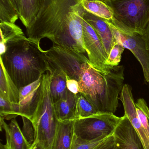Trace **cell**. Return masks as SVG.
Masks as SVG:
<instances>
[{
    "label": "cell",
    "mask_w": 149,
    "mask_h": 149,
    "mask_svg": "<svg viewBox=\"0 0 149 149\" xmlns=\"http://www.w3.org/2000/svg\"><path fill=\"white\" fill-rule=\"evenodd\" d=\"M82 7L87 12L105 21H113V10L105 2L101 0H85L81 3Z\"/></svg>",
    "instance_id": "20"
},
{
    "label": "cell",
    "mask_w": 149,
    "mask_h": 149,
    "mask_svg": "<svg viewBox=\"0 0 149 149\" xmlns=\"http://www.w3.org/2000/svg\"><path fill=\"white\" fill-rule=\"evenodd\" d=\"M114 148L115 139L113 134L93 149H114Z\"/></svg>",
    "instance_id": "28"
},
{
    "label": "cell",
    "mask_w": 149,
    "mask_h": 149,
    "mask_svg": "<svg viewBox=\"0 0 149 149\" xmlns=\"http://www.w3.org/2000/svg\"><path fill=\"white\" fill-rule=\"evenodd\" d=\"M111 28L115 41L130 50L141 64L144 78L149 83V51L142 36L136 33L127 34L118 30L106 21Z\"/></svg>",
    "instance_id": "10"
},
{
    "label": "cell",
    "mask_w": 149,
    "mask_h": 149,
    "mask_svg": "<svg viewBox=\"0 0 149 149\" xmlns=\"http://www.w3.org/2000/svg\"><path fill=\"white\" fill-rule=\"evenodd\" d=\"M113 10L112 23L118 30L127 34L143 36L149 23V0H106Z\"/></svg>",
    "instance_id": "5"
},
{
    "label": "cell",
    "mask_w": 149,
    "mask_h": 149,
    "mask_svg": "<svg viewBox=\"0 0 149 149\" xmlns=\"http://www.w3.org/2000/svg\"><path fill=\"white\" fill-rule=\"evenodd\" d=\"M42 90V76L19 89V116L31 120L39 102Z\"/></svg>",
    "instance_id": "11"
},
{
    "label": "cell",
    "mask_w": 149,
    "mask_h": 149,
    "mask_svg": "<svg viewBox=\"0 0 149 149\" xmlns=\"http://www.w3.org/2000/svg\"><path fill=\"white\" fill-rule=\"evenodd\" d=\"M45 53L48 71L56 72L66 80L70 79L79 81L90 63L84 54L58 45H53Z\"/></svg>",
    "instance_id": "6"
},
{
    "label": "cell",
    "mask_w": 149,
    "mask_h": 149,
    "mask_svg": "<svg viewBox=\"0 0 149 149\" xmlns=\"http://www.w3.org/2000/svg\"><path fill=\"white\" fill-rule=\"evenodd\" d=\"M109 136H103L92 141H87L74 135L70 149H93Z\"/></svg>",
    "instance_id": "25"
},
{
    "label": "cell",
    "mask_w": 149,
    "mask_h": 149,
    "mask_svg": "<svg viewBox=\"0 0 149 149\" xmlns=\"http://www.w3.org/2000/svg\"><path fill=\"white\" fill-rule=\"evenodd\" d=\"M10 1L20 13V0H10Z\"/></svg>",
    "instance_id": "32"
},
{
    "label": "cell",
    "mask_w": 149,
    "mask_h": 149,
    "mask_svg": "<svg viewBox=\"0 0 149 149\" xmlns=\"http://www.w3.org/2000/svg\"><path fill=\"white\" fill-rule=\"evenodd\" d=\"M83 42L90 65L105 74L110 72L113 66L106 64L108 55L103 44L92 26L82 17Z\"/></svg>",
    "instance_id": "9"
},
{
    "label": "cell",
    "mask_w": 149,
    "mask_h": 149,
    "mask_svg": "<svg viewBox=\"0 0 149 149\" xmlns=\"http://www.w3.org/2000/svg\"><path fill=\"white\" fill-rule=\"evenodd\" d=\"M83 17L92 26L99 38L108 55L116 42L110 26L104 19L84 10Z\"/></svg>",
    "instance_id": "14"
},
{
    "label": "cell",
    "mask_w": 149,
    "mask_h": 149,
    "mask_svg": "<svg viewBox=\"0 0 149 149\" xmlns=\"http://www.w3.org/2000/svg\"><path fill=\"white\" fill-rule=\"evenodd\" d=\"M1 63L0 95L12 103H18L19 89L6 71L2 63Z\"/></svg>",
    "instance_id": "18"
},
{
    "label": "cell",
    "mask_w": 149,
    "mask_h": 149,
    "mask_svg": "<svg viewBox=\"0 0 149 149\" xmlns=\"http://www.w3.org/2000/svg\"><path fill=\"white\" fill-rule=\"evenodd\" d=\"M85 1V0H80V3H81L82 2L84 1ZM101 1H106V0H101Z\"/></svg>",
    "instance_id": "34"
},
{
    "label": "cell",
    "mask_w": 149,
    "mask_h": 149,
    "mask_svg": "<svg viewBox=\"0 0 149 149\" xmlns=\"http://www.w3.org/2000/svg\"><path fill=\"white\" fill-rule=\"evenodd\" d=\"M121 119L113 113L99 112L89 117L77 119L74 122V135L87 141L110 136Z\"/></svg>",
    "instance_id": "8"
},
{
    "label": "cell",
    "mask_w": 149,
    "mask_h": 149,
    "mask_svg": "<svg viewBox=\"0 0 149 149\" xmlns=\"http://www.w3.org/2000/svg\"><path fill=\"white\" fill-rule=\"evenodd\" d=\"M78 93L75 94L67 89L64 96L54 103L55 112L59 121H65L78 119L77 102Z\"/></svg>",
    "instance_id": "15"
},
{
    "label": "cell",
    "mask_w": 149,
    "mask_h": 149,
    "mask_svg": "<svg viewBox=\"0 0 149 149\" xmlns=\"http://www.w3.org/2000/svg\"><path fill=\"white\" fill-rule=\"evenodd\" d=\"M142 36L147 44V47L149 51V23L145 29L144 34Z\"/></svg>",
    "instance_id": "30"
},
{
    "label": "cell",
    "mask_w": 149,
    "mask_h": 149,
    "mask_svg": "<svg viewBox=\"0 0 149 149\" xmlns=\"http://www.w3.org/2000/svg\"><path fill=\"white\" fill-rule=\"evenodd\" d=\"M113 135L114 149H144L140 137L126 115L122 117Z\"/></svg>",
    "instance_id": "12"
},
{
    "label": "cell",
    "mask_w": 149,
    "mask_h": 149,
    "mask_svg": "<svg viewBox=\"0 0 149 149\" xmlns=\"http://www.w3.org/2000/svg\"><path fill=\"white\" fill-rule=\"evenodd\" d=\"M30 149H45L38 142L35 141V142L32 144Z\"/></svg>",
    "instance_id": "31"
},
{
    "label": "cell",
    "mask_w": 149,
    "mask_h": 149,
    "mask_svg": "<svg viewBox=\"0 0 149 149\" xmlns=\"http://www.w3.org/2000/svg\"><path fill=\"white\" fill-rule=\"evenodd\" d=\"M67 89L75 94L79 93L78 81L75 79H68L66 80Z\"/></svg>",
    "instance_id": "29"
},
{
    "label": "cell",
    "mask_w": 149,
    "mask_h": 149,
    "mask_svg": "<svg viewBox=\"0 0 149 149\" xmlns=\"http://www.w3.org/2000/svg\"><path fill=\"white\" fill-rule=\"evenodd\" d=\"M0 149H6L4 148L3 144L2 143H1V144H0Z\"/></svg>",
    "instance_id": "33"
},
{
    "label": "cell",
    "mask_w": 149,
    "mask_h": 149,
    "mask_svg": "<svg viewBox=\"0 0 149 149\" xmlns=\"http://www.w3.org/2000/svg\"><path fill=\"white\" fill-rule=\"evenodd\" d=\"M125 49L122 45L116 42L110 51L106 62V64L111 66L119 65L121 60L122 55Z\"/></svg>",
    "instance_id": "26"
},
{
    "label": "cell",
    "mask_w": 149,
    "mask_h": 149,
    "mask_svg": "<svg viewBox=\"0 0 149 149\" xmlns=\"http://www.w3.org/2000/svg\"><path fill=\"white\" fill-rule=\"evenodd\" d=\"M52 77L48 71L42 75V90L39 102L31 120L36 130L35 141L45 149H52L59 120L50 93Z\"/></svg>",
    "instance_id": "4"
},
{
    "label": "cell",
    "mask_w": 149,
    "mask_h": 149,
    "mask_svg": "<svg viewBox=\"0 0 149 149\" xmlns=\"http://www.w3.org/2000/svg\"><path fill=\"white\" fill-rule=\"evenodd\" d=\"M0 118L9 120L19 116L18 103H12L0 95Z\"/></svg>",
    "instance_id": "23"
},
{
    "label": "cell",
    "mask_w": 149,
    "mask_h": 149,
    "mask_svg": "<svg viewBox=\"0 0 149 149\" xmlns=\"http://www.w3.org/2000/svg\"><path fill=\"white\" fill-rule=\"evenodd\" d=\"M84 10L80 0H44L36 18L26 29L28 38L39 45L41 39L47 38L53 45L84 54Z\"/></svg>",
    "instance_id": "1"
},
{
    "label": "cell",
    "mask_w": 149,
    "mask_h": 149,
    "mask_svg": "<svg viewBox=\"0 0 149 149\" xmlns=\"http://www.w3.org/2000/svg\"><path fill=\"white\" fill-rule=\"evenodd\" d=\"M99 113L94 106L79 93L77 102V114L78 119L86 118Z\"/></svg>",
    "instance_id": "24"
},
{
    "label": "cell",
    "mask_w": 149,
    "mask_h": 149,
    "mask_svg": "<svg viewBox=\"0 0 149 149\" xmlns=\"http://www.w3.org/2000/svg\"><path fill=\"white\" fill-rule=\"evenodd\" d=\"M0 31L1 55L6 51L7 43L26 38L22 29L15 24L6 22L0 23Z\"/></svg>",
    "instance_id": "19"
},
{
    "label": "cell",
    "mask_w": 149,
    "mask_h": 149,
    "mask_svg": "<svg viewBox=\"0 0 149 149\" xmlns=\"http://www.w3.org/2000/svg\"><path fill=\"white\" fill-rule=\"evenodd\" d=\"M51 75L50 93L54 103L59 100L67 90L66 80L53 72H49Z\"/></svg>",
    "instance_id": "21"
},
{
    "label": "cell",
    "mask_w": 149,
    "mask_h": 149,
    "mask_svg": "<svg viewBox=\"0 0 149 149\" xmlns=\"http://www.w3.org/2000/svg\"><path fill=\"white\" fill-rule=\"evenodd\" d=\"M45 52L28 38L6 44L0 62L18 89L37 80L48 71Z\"/></svg>",
    "instance_id": "2"
},
{
    "label": "cell",
    "mask_w": 149,
    "mask_h": 149,
    "mask_svg": "<svg viewBox=\"0 0 149 149\" xmlns=\"http://www.w3.org/2000/svg\"><path fill=\"white\" fill-rule=\"evenodd\" d=\"M44 0H20L19 18L26 29L36 18Z\"/></svg>",
    "instance_id": "17"
},
{
    "label": "cell",
    "mask_w": 149,
    "mask_h": 149,
    "mask_svg": "<svg viewBox=\"0 0 149 149\" xmlns=\"http://www.w3.org/2000/svg\"><path fill=\"white\" fill-rule=\"evenodd\" d=\"M74 120L59 121L52 149H70L74 132Z\"/></svg>",
    "instance_id": "16"
},
{
    "label": "cell",
    "mask_w": 149,
    "mask_h": 149,
    "mask_svg": "<svg viewBox=\"0 0 149 149\" xmlns=\"http://www.w3.org/2000/svg\"><path fill=\"white\" fill-rule=\"evenodd\" d=\"M1 130L5 132L6 143L3 144L6 149H30L29 144L23 134L22 130L15 119L7 124L4 119L0 118Z\"/></svg>",
    "instance_id": "13"
},
{
    "label": "cell",
    "mask_w": 149,
    "mask_h": 149,
    "mask_svg": "<svg viewBox=\"0 0 149 149\" xmlns=\"http://www.w3.org/2000/svg\"><path fill=\"white\" fill-rule=\"evenodd\" d=\"M19 18V13L10 0H0V21L1 22L15 24Z\"/></svg>",
    "instance_id": "22"
},
{
    "label": "cell",
    "mask_w": 149,
    "mask_h": 149,
    "mask_svg": "<svg viewBox=\"0 0 149 149\" xmlns=\"http://www.w3.org/2000/svg\"><path fill=\"white\" fill-rule=\"evenodd\" d=\"M22 120V132L27 141L31 145L35 142L36 140V130L32 122L24 116H21Z\"/></svg>",
    "instance_id": "27"
},
{
    "label": "cell",
    "mask_w": 149,
    "mask_h": 149,
    "mask_svg": "<svg viewBox=\"0 0 149 149\" xmlns=\"http://www.w3.org/2000/svg\"><path fill=\"white\" fill-rule=\"evenodd\" d=\"M120 99L125 115L136 131L143 149H149V108L146 101L141 98L135 103L132 88L129 86L122 88Z\"/></svg>",
    "instance_id": "7"
},
{
    "label": "cell",
    "mask_w": 149,
    "mask_h": 149,
    "mask_svg": "<svg viewBox=\"0 0 149 149\" xmlns=\"http://www.w3.org/2000/svg\"><path fill=\"white\" fill-rule=\"evenodd\" d=\"M124 67L113 66L105 74L89 63L78 81L79 91L99 112L114 113L119 105V95L124 86Z\"/></svg>",
    "instance_id": "3"
}]
</instances>
